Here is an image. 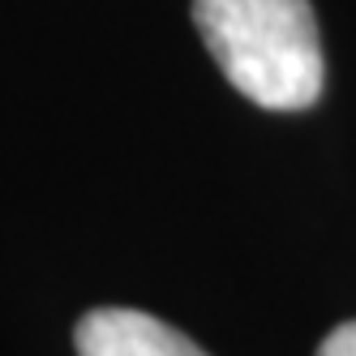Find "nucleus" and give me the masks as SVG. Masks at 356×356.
I'll return each instance as SVG.
<instances>
[{"instance_id": "obj_1", "label": "nucleus", "mask_w": 356, "mask_h": 356, "mask_svg": "<svg viewBox=\"0 0 356 356\" xmlns=\"http://www.w3.org/2000/svg\"><path fill=\"white\" fill-rule=\"evenodd\" d=\"M197 35L245 99L300 112L322 95L326 60L309 0H193Z\"/></svg>"}, {"instance_id": "obj_2", "label": "nucleus", "mask_w": 356, "mask_h": 356, "mask_svg": "<svg viewBox=\"0 0 356 356\" xmlns=\"http://www.w3.org/2000/svg\"><path fill=\"white\" fill-rule=\"evenodd\" d=\"M78 356H207L189 335L142 309H95L78 322Z\"/></svg>"}, {"instance_id": "obj_3", "label": "nucleus", "mask_w": 356, "mask_h": 356, "mask_svg": "<svg viewBox=\"0 0 356 356\" xmlns=\"http://www.w3.org/2000/svg\"><path fill=\"white\" fill-rule=\"evenodd\" d=\"M318 356H356V322H343L330 330L318 348Z\"/></svg>"}]
</instances>
